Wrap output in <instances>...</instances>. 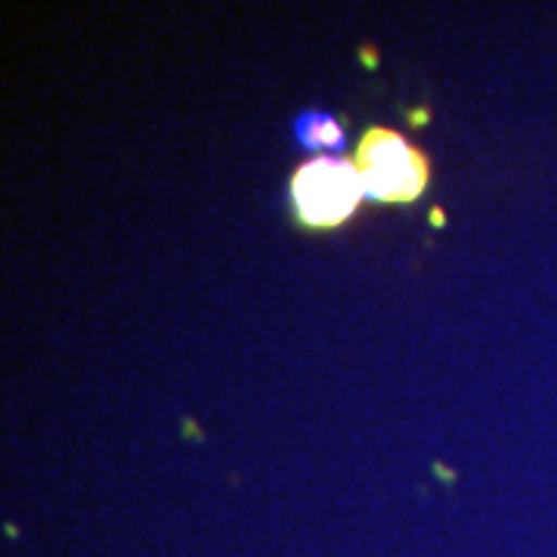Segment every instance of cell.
Here are the masks:
<instances>
[{
    "instance_id": "1",
    "label": "cell",
    "mask_w": 557,
    "mask_h": 557,
    "mask_svg": "<svg viewBox=\"0 0 557 557\" xmlns=\"http://www.w3.org/2000/svg\"><path fill=\"white\" fill-rule=\"evenodd\" d=\"M350 161L366 199L381 205H412L431 183V159L394 127H369Z\"/></svg>"
},
{
    "instance_id": "2",
    "label": "cell",
    "mask_w": 557,
    "mask_h": 557,
    "mask_svg": "<svg viewBox=\"0 0 557 557\" xmlns=\"http://www.w3.org/2000/svg\"><path fill=\"white\" fill-rule=\"evenodd\" d=\"M366 201L362 180L350 159L338 156H317L304 161L288 180V208L310 233L338 230L359 211Z\"/></svg>"
},
{
    "instance_id": "3",
    "label": "cell",
    "mask_w": 557,
    "mask_h": 557,
    "mask_svg": "<svg viewBox=\"0 0 557 557\" xmlns=\"http://www.w3.org/2000/svg\"><path fill=\"white\" fill-rule=\"evenodd\" d=\"M344 124H341L332 112H322V109H310V112H300L295 121V139L307 152H322L329 156L332 149L344 146Z\"/></svg>"
}]
</instances>
